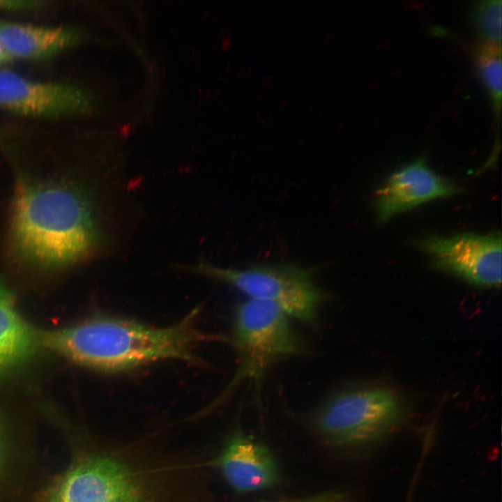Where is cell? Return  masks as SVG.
I'll return each instance as SVG.
<instances>
[{"label":"cell","instance_id":"ba28073f","mask_svg":"<svg viewBox=\"0 0 502 502\" xmlns=\"http://www.w3.org/2000/svg\"><path fill=\"white\" fill-rule=\"evenodd\" d=\"M50 502H142V496L123 464L98 457L86 459L71 469Z\"/></svg>","mask_w":502,"mask_h":502},{"label":"cell","instance_id":"2e32d148","mask_svg":"<svg viewBox=\"0 0 502 502\" xmlns=\"http://www.w3.org/2000/svg\"><path fill=\"white\" fill-rule=\"evenodd\" d=\"M36 1H0V9L11 11H26L42 6Z\"/></svg>","mask_w":502,"mask_h":502},{"label":"cell","instance_id":"e0dca14e","mask_svg":"<svg viewBox=\"0 0 502 502\" xmlns=\"http://www.w3.org/2000/svg\"><path fill=\"white\" fill-rule=\"evenodd\" d=\"M11 60L4 51L0 43V67L8 63Z\"/></svg>","mask_w":502,"mask_h":502},{"label":"cell","instance_id":"5b68a950","mask_svg":"<svg viewBox=\"0 0 502 502\" xmlns=\"http://www.w3.org/2000/svg\"><path fill=\"white\" fill-rule=\"evenodd\" d=\"M228 341L238 355L239 379H257L275 363L303 351L289 317L282 310L249 298L235 310Z\"/></svg>","mask_w":502,"mask_h":502},{"label":"cell","instance_id":"7c38bea8","mask_svg":"<svg viewBox=\"0 0 502 502\" xmlns=\"http://www.w3.org/2000/svg\"><path fill=\"white\" fill-rule=\"evenodd\" d=\"M39 344V332L22 317L0 279V375L25 361Z\"/></svg>","mask_w":502,"mask_h":502},{"label":"cell","instance_id":"3957f363","mask_svg":"<svg viewBox=\"0 0 502 502\" xmlns=\"http://www.w3.org/2000/svg\"><path fill=\"white\" fill-rule=\"evenodd\" d=\"M402 402L383 386H356L337 390L316 409L312 425L327 443L353 446L380 439L402 423Z\"/></svg>","mask_w":502,"mask_h":502},{"label":"cell","instance_id":"277c9868","mask_svg":"<svg viewBox=\"0 0 502 502\" xmlns=\"http://www.w3.org/2000/svg\"><path fill=\"white\" fill-rule=\"evenodd\" d=\"M195 271L229 284L248 298L271 303L289 318L314 326L326 294L314 280V270L294 264L257 265L243 269L201 263Z\"/></svg>","mask_w":502,"mask_h":502},{"label":"cell","instance_id":"5bb4252c","mask_svg":"<svg viewBox=\"0 0 502 502\" xmlns=\"http://www.w3.org/2000/svg\"><path fill=\"white\" fill-rule=\"evenodd\" d=\"M501 0H487L476 6L475 22L481 42L501 45Z\"/></svg>","mask_w":502,"mask_h":502},{"label":"cell","instance_id":"7a4b0ae2","mask_svg":"<svg viewBox=\"0 0 502 502\" xmlns=\"http://www.w3.org/2000/svg\"><path fill=\"white\" fill-rule=\"evenodd\" d=\"M9 235L17 257L43 268L77 264L93 254L101 240L93 205L84 192L52 181L19 183Z\"/></svg>","mask_w":502,"mask_h":502},{"label":"cell","instance_id":"6da1fadb","mask_svg":"<svg viewBox=\"0 0 502 502\" xmlns=\"http://www.w3.org/2000/svg\"><path fill=\"white\" fill-rule=\"evenodd\" d=\"M200 307L178 322L155 327L107 315L94 316L64 328L39 332L40 343L83 367L106 373L129 371L165 360L200 362L201 343L219 340L197 326Z\"/></svg>","mask_w":502,"mask_h":502},{"label":"cell","instance_id":"8992f818","mask_svg":"<svg viewBox=\"0 0 502 502\" xmlns=\"http://www.w3.org/2000/svg\"><path fill=\"white\" fill-rule=\"evenodd\" d=\"M418 245L439 270L480 286L497 287L501 283L500 232L430 236Z\"/></svg>","mask_w":502,"mask_h":502},{"label":"cell","instance_id":"52a82bcc","mask_svg":"<svg viewBox=\"0 0 502 502\" xmlns=\"http://www.w3.org/2000/svg\"><path fill=\"white\" fill-rule=\"evenodd\" d=\"M93 105L91 96L72 84L31 79L0 68V109L24 116L56 119L85 114Z\"/></svg>","mask_w":502,"mask_h":502},{"label":"cell","instance_id":"30bf717a","mask_svg":"<svg viewBox=\"0 0 502 502\" xmlns=\"http://www.w3.org/2000/svg\"><path fill=\"white\" fill-rule=\"evenodd\" d=\"M213 464L228 485L240 494L271 489L280 478L279 466L271 451L241 427L231 434Z\"/></svg>","mask_w":502,"mask_h":502},{"label":"cell","instance_id":"8fae6325","mask_svg":"<svg viewBox=\"0 0 502 502\" xmlns=\"http://www.w3.org/2000/svg\"><path fill=\"white\" fill-rule=\"evenodd\" d=\"M82 39L75 28L44 26L0 20V43L12 61H39L51 59Z\"/></svg>","mask_w":502,"mask_h":502},{"label":"cell","instance_id":"9a60e30c","mask_svg":"<svg viewBox=\"0 0 502 502\" xmlns=\"http://www.w3.org/2000/svg\"><path fill=\"white\" fill-rule=\"evenodd\" d=\"M259 502H352L351 497L346 493L340 491H325L309 496L284 499L266 500Z\"/></svg>","mask_w":502,"mask_h":502},{"label":"cell","instance_id":"9c48e42d","mask_svg":"<svg viewBox=\"0 0 502 502\" xmlns=\"http://www.w3.org/2000/svg\"><path fill=\"white\" fill-rule=\"evenodd\" d=\"M461 191L420 158L395 172L377 190L374 199L376 218L383 222L417 206Z\"/></svg>","mask_w":502,"mask_h":502},{"label":"cell","instance_id":"4fadbf2b","mask_svg":"<svg viewBox=\"0 0 502 502\" xmlns=\"http://www.w3.org/2000/svg\"><path fill=\"white\" fill-rule=\"evenodd\" d=\"M480 77L491 96L497 113L500 112L502 93L501 45L480 42L475 52Z\"/></svg>","mask_w":502,"mask_h":502}]
</instances>
